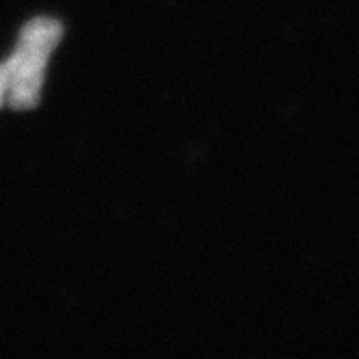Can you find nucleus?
<instances>
[{"instance_id":"nucleus-1","label":"nucleus","mask_w":359,"mask_h":359,"mask_svg":"<svg viewBox=\"0 0 359 359\" xmlns=\"http://www.w3.org/2000/svg\"><path fill=\"white\" fill-rule=\"evenodd\" d=\"M63 37V24L55 18H33L20 31L11 57L0 63L7 81V107L29 111L39 104L43 76Z\"/></svg>"},{"instance_id":"nucleus-2","label":"nucleus","mask_w":359,"mask_h":359,"mask_svg":"<svg viewBox=\"0 0 359 359\" xmlns=\"http://www.w3.org/2000/svg\"><path fill=\"white\" fill-rule=\"evenodd\" d=\"M7 104V81H5V74L3 67H0V109Z\"/></svg>"}]
</instances>
